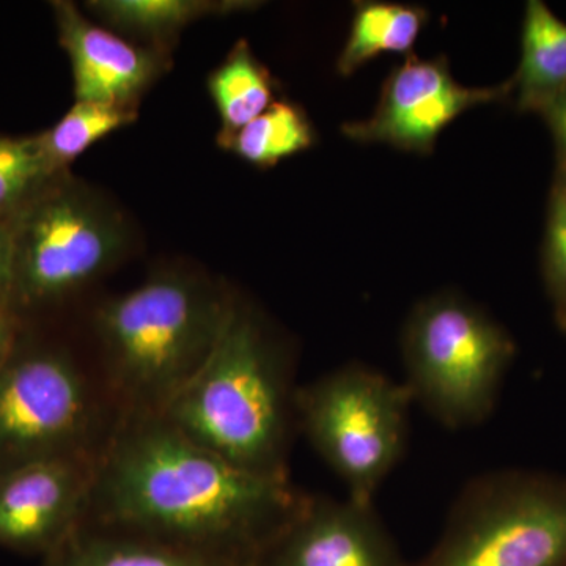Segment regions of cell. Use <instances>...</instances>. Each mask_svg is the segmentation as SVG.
Returning a JSON list of instances; mask_svg holds the SVG:
<instances>
[{"label": "cell", "mask_w": 566, "mask_h": 566, "mask_svg": "<svg viewBox=\"0 0 566 566\" xmlns=\"http://www.w3.org/2000/svg\"><path fill=\"white\" fill-rule=\"evenodd\" d=\"M297 389L292 346L262 311L233 293L202 367L161 416L244 471L290 479Z\"/></svg>", "instance_id": "7a4b0ae2"}, {"label": "cell", "mask_w": 566, "mask_h": 566, "mask_svg": "<svg viewBox=\"0 0 566 566\" xmlns=\"http://www.w3.org/2000/svg\"><path fill=\"white\" fill-rule=\"evenodd\" d=\"M208 92L221 118L219 136L238 132L277 102L274 77L245 40L238 41L226 61L211 71Z\"/></svg>", "instance_id": "e0dca14e"}, {"label": "cell", "mask_w": 566, "mask_h": 566, "mask_svg": "<svg viewBox=\"0 0 566 566\" xmlns=\"http://www.w3.org/2000/svg\"><path fill=\"white\" fill-rule=\"evenodd\" d=\"M428 22V11L419 6L394 2H356L337 73L349 77L386 52L411 55Z\"/></svg>", "instance_id": "9a60e30c"}, {"label": "cell", "mask_w": 566, "mask_h": 566, "mask_svg": "<svg viewBox=\"0 0 566 566\" xmlns=\"http://www.w3.org/2000/svg\"><path fill=\"white\" fill-rule=\"evenodd\" d=\"M557 318H558V323L562 324V327H564L565 333H566V315H557Z\"/></svg>", "instance_id": "d4e9b609"}, {"label": "cell", "mask_w": 566, "mask_h": 566, "mask_svg": "<svg viewBox=\"0 0 566 566\" xmlns=\"http://www.w3.org/2000/svg\"><path fill=\"white\" fill-rule=\"evenodd\" d=\"M43 566H249L84 521Z\"/></svg>", "instance_id": "4fadbf2b"}, {"label": "cell", "mask_w": 566, "mask_h": 566, "mask_svg": "<svg viewBox=\"0 0 566 566\" xmlns=\"http://www.w3.org/2000/svg\"><path fill=\"white\" fill-rule=\"evenodd\" d=\"M11 238L6 221H0V304L9 305L11 290Z\"/></svg>", "instance_id": "603a6c76"}, {"label": "cell", "mask_w": 566, "mask_h": 566, "mask_svg": "<svg viewBox=\"0 0 566 566\" xmlns=\"http://www.w3.org/2000/svg\"><path fill=\"white\" fill-rule=\"evenodd\" d=\"M59 40L73 70L76 102L136 107L137 99L159 80L169 55L163 48L136 46L95 24L74 3H51Z\"/></svg>", "instance_id": "7c38bea8"}, {"label": "cell", "mask_w": 566, "mask_h": 566, "mask_svg": "<svg viewBox=\"0 0 566 566\" xmlns=\"http://www.w3.org/2000/svg\"><path fill=\"white\" fill-rule=\"evenodd\" d=\"M543 275L557 303L566 308V177L556 172L547 200L545 241H543Z\"/></svg>", "instance_id": "44dd1931"}, {"label": "cell", "mask_w": 566, "mask_h": 566, "mask_svg": "<svg viewBox=\"0 0 566 566\" xmlns=\"http://www.w3.org/2000/svg\"><path fill=\"white\" fill-rule=\"evenodd\" d=\"M11 238L9 307L61 303L120 259L125 229L111 207L63 172L7 219Z\"/></svg>", "instance_id": "8992f818"}, {"label": "cell", "mask_w": 566, "mask_h": 566, "mask_svg": "<svg viewBox=\"0 0 566 566\" xmlns=\"http://www.w3.org/2000/svg\"><path fill=\"white\" fill-rule=\"evenodd\" d=\"M415 566H566V482L523 472L474 476Z\"/></svg>", "instance_id": "ba28073f"}, {"label": "cell", "mask_w": 566, "mask_h": 566, "mask_svg": "<svg viewBox=\"0 0 566 566\" xmlns=\"http://www.w3.org/2000/svg\"><path fill=\"white\" fill-rule=\"evenodd\" d=\"M98 458H54L0 474V547L50 554L84 523Z\"/></svg>", "instance_id": "30bf717a"}, {"label": "cell", "mask_w": 566, "mask_h": 566, "mask_svg": "<svg viewBox=\"0 0 566 566\" xmlns=\"http://www.w3.org/2000/svg\"><path fill=\"white\" fill-rule=\"evenodd\" d=\"M315 137L314 125L303 107L277 99L243 128L219 136V145L253 167L271 169L314 147Z\"/></svg>", "instance_id": "ac0fdd59"}, {"label": "cell", "mask_w": 566, "mask_h": 566, "mask_svg": "<svg viewBox=\"0 0 566 566\" xmlns=\"http://www.w3.org/2000/svg\"><path fill=\"white\" fill-rule=\"evenodd\" d=\"M512 96L510 81L493 87H465L453 77L444 55L411 54L382 84L374 114L342 125L357 144H378L416 155H431L439 136L465 112Z\"/></svg>", "instance_id": "9c48e42d"}, {"label": "cell", "mask_w": 566, "mask_h": 566, "mask_svg": "<svg viewBox=\"0 0 566 566\" xmlns=\"http://www.w3.org/2000/svg\"><path fill=\"white\" fill-rule=\"evenodd\" d=\"M256 566H409L374 505L308 495Z\"/></svg>", "instance_id": "8fae6325"}, {"label": "cell", "mask_w": 566, "mask_h": 566, "mask_svg": "<svg viewBox=\"0 0 566 566\" xmlns=\"http://www.w3.org/2000/svg\"><path fill=\"white\" fill-rule=\"evenodd\" d=\"M232 296L200 275L169 271L99 305V376L118 417L163 415L202 367Z\"/></svg>", "instance_id": "3957f363"}, {"label": "cell", "mask_w": 566, "mask_h": 566, "mask_svg": "<svg viewBox=\"0 0 566 566\" xmlns=\"http://www.w3.org/2000/svg\"><path fill=\"white\" fill-rule=\"evenodd\" d=\"M412 403L405 382L368 365L346 364L300 386L297 431L345 483L348 499L374 505L405 455Z\"/></svg>", "instance_id": "52a82bcc"}, {"label": "cell", "mask_w": 566, "mask_h": 566, "mask_svg": "<svg viewBox=\"0 0 566 566\" xmlns=\"http://www.w3.org/2000/svg\"><path fill=\"white\" fill-rule=\"evenodd\" d=\"M117 420L102 376L66 349L17 344L0 365V474L54 458H98Z\"/></svg>", "instance_id": "277c9868"}, {"label": "cell", "mask_w": 566, "mask_h": 566, "mask_svg": "<svg viewBox=\"0 0 566 566\" xmlns=\"http://www.w3.org/2000/svg\"><path fill=\"white\" fill-rule=\"evenodd\" d=\"M252 7V2L240 0H93L87 3V9L107 28L150 40L156 48H161L193 21Z\"/></svg>", "instance_id": "2e32d148"}, {"label": "cell", "mask_w": 566, "mask_h": 566, "mask_svg": "<svg viewBox=\"0 0 566 566\" xmlns=\"http://www.w3.org/2000/svg\"><path fill=\"white\" fill-rule=\"evenodd\" d=\"M136 120V107L76 102L52 128L36 134V140L48 169L57 177L96 142Z\"/></svg>", "instance_id": "d6986e66"}, {"label": "cell", "mask_w": 566, "mask_h": 566, "mask_svg": "<svg viewBox=\"0 0 566 566\" xmlns=\"http://www.w3.org/2000/svg\"><path fill=\"white\" fill-rule=\"evenodd\" d=\"M557 315H566V308H564V311H557Z\"/></svg>", "instance_id": "484cf974"}, {"label": "cell", "mask_w": 566, "mask_h": 566, "mask_svg": "<svg viewBox=\"0 0 566 566\" xmlns=\"http://www.w3.org/2000/svg\"><path fill=\"white\" fill-rule=\"evenodd\" d=\"M54 177L36 136H0V221H7Z\"/></svg>", "instance_id": "ffe728a7"}, {"label": "cell", "mask_w": 566, "mask_h": 566, "mask_svg": "<svg viewBox=\"0 0 566 566\" xmlns=\"http://www.w3.org/2000/svg\"><path fill=\"white\" fill-rule=\"evenodd\" d=\"M290 479L244 471L158 416H122L84 521L256 566L304 509Z\"/></svg>", "instance_id": "6da1fadb"}, {"label": "cell", "mask_w": 566, "mask_h": 566, "mask_svg": "<svg viewBox=\"0 0 566 566\" xmlns=\"http://www.w3.org/2000/svg\"><path fill=\"white\" fill-rule=\"evenodd\" d=\"M401 353L415 403L442 427L464 430L493 411L515 345L479 305L442 292L412 308Z\"/></svg>", "instance_id": "5b68a950"}, {"label": "cell", "mask_w": 566, "mask_h": 566, "mask_svg": "<svg viewBox=\"0 0 566 566\" xmlns=\"http://www.w3.org/2000/svg\"><path fill=\"white\" fill-rule=\"evenodd\" d=\"M17 345V315L7 304H0V365Z\"/></svg>", "instance_id": "cb8c5ba5"}, {"label": "cell", "mask_w": 566, "mask_h": 566, "mask_svg": "<svg viewBox=\"0 0 566 566\" xmlns=\"http://www.w3.org/2000/svg\"><path fill=\"white\" fill-rule=\"evenodd\" d=\"M538 114L545 118L547 128L553 134L554 144H556V172L566 177V88L554 96L549 103H546Z\"/></svg>", "instance_id": "7402d4cb"}, {"label": "cell", "mask_w": 566, "mask_h": 566, "mask_svg": "<svg viewBox=\"0 0 566 566\" xmlns=\"http://www.w3.org/2000/svg\"><path fill=\"white\" fill-rule=\"evenodd\" d=\"M509 81L524 112H538L566 88V22L542 0L527 2L521 61Z\"/></svg>", "instance_id": "5bb4252c"}]
</instances>
